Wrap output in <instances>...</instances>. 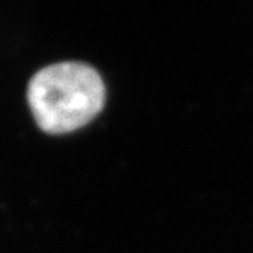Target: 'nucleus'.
<instances>
[{
    "instance_id": "nucleus-1",
    "label": "nucleus",
    "mask_w": 253,
    "mask_h": 253,
    "mask_svg": "<svg viewBox=\"0 0 253 253\" xmlns=\"http://www.w3.org/2000/svg\"><path fill=\"white\" fill-rule=\"evenodd\" d=\"M27 101L37 126L46 134L61 135L99 116L106 103V84L89 63H52L30 79Z\"/></svg>"
}]
</instances>
